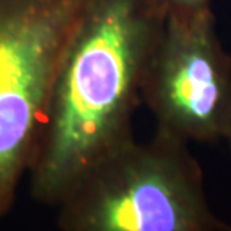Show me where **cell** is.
Here are the masks:
<instances>
[{
	"instance_id": "6",
	"label": "cell",
	"mask_w": 231,
	"mask_h": 231,
	"mask_svg": "<svg viewBox=\"0 0 231 231\" xmlns=\"http://www.w3.org/2000/svg\"><path fill=\"white\" fill-rule=\"evenodd\" d=\"M225 138L228 140V143H230V147H231V123H230V126H228V131H227V135H225Z\"/></svg>"
},
{
	"instance_id": "1",
	"label": "cell",
	"mask_w": 231,
	"mask_h": 231,
	"mask_svg": "<svg viewBox=\"0 0 231 231\" xmlns=\"http://www.w3.org/2000/svg\"><path fill=\"white\" fill-rule=\"evenodd\" d=\"M165 21L162 0L87 2L53 81L27 176L36 203L57 207L95 162L134 138Z\"/></svg>"
},
{
	"instance_id": "4",
	"label": "cell",
	"mask_w": 231,
	"mask_h": 231,
	"mask_svg": "<svg viewBox=\"0 0 231 231\" xmlns=\"http://www.w3.org/2000/svg\"><path fill=\"white\" fill-rule=\"evenodd\" d=\"M141 101L156 129L186 143L225 138L231 123V56L218 38L212 11L189 21L167 17Z\"/></svg>"
},
{
	"instance_id": "3",
	"label": "cell",
	"mask_w": 231,
	"mask_h": 231,
	"mask_svg": "<svg viewBox=\"0 0 231 231\" xmlns=\"http://www.w3.org/2000/svg\"><path fill=\"white\" fill-rule=\"evenodd\" d=\"M89 0H0V218L27 179L51 86Z\"/></svg>"
},
{
	"instance_id": "2",
	"label": "cell",
	"mask_w": 231,
	"mask_h": 231,
	"mask_svg": "<svg viewBox=\"0 0 231 231\" xmlns=\"http://www.w3.org/2000/svg\"><path fill=\"white\" fill-rule=\"evenodd\" d=\"M57 210L62 231H231L209 206L188 143L159 129L102 156Z\"/></svg>"
},
{
	"instance_id": "5",
	"label": "cell",
	"mask_w": 231,
	"mask_h": 231,
	"mask_svg": "<svg viewBox=\"0 0 231 231\" xmlns=\"http://www.w3.org/2000/svg\"><path fill=\"white\" fill-rule=\"evenodd\" d=\"M167 17L177 21H189L204 12L212 11V0H162Z\"/></svg>"
}]
</instances>
